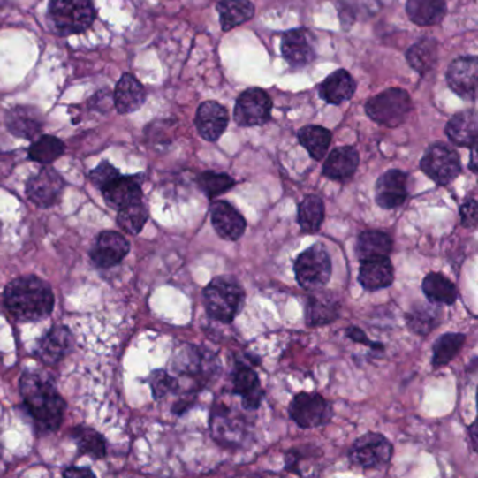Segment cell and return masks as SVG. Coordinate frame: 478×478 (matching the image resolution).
Instances as JSON below:
<instances>
[{"instance_id": "1", "label": "cell", "mask_w": 478, "mask_h": 478, "mask_svg": "<svg viewBox=\"0 0 478 478\" xmlns=\"http://www.w3.org/2000/svg\"><path fill=\"white\" fill-rule=\"evenodd\" d=\"M20 393L24 407L34 420L38 431L54 432L64 421L66 403L51 380L35 372L21 376Z\"/></svg>"}, {"instance_id": "2", "label": "cell", "mask_w": 478, "mask_h": 478, "mask_svg": "<svg viewBox=\"0 0 478 478\" xmlns=\"http://www.w3.org/2000/svg\"><path fill=\"white\" fill-rule=\"evenodd\" d=\"M4 300L9 313L21 322L47 319L55 306L51 286L34 275L9 282L4 288Z\"/></svg>"}, {"instance_id": "3", "label": "cell", "mask_w": 478, "mask_h": 478, "mask_svg": "<svg viewBox=\"0 0 478 478\" xmlns=\"http://www.w3.org/2000/svg\"><path fill=\"white\" fill-rule=\"evenodd\" d=\"M246 292L234 277H215L204 289V305L210 319L231 322L243 310Z\"/></svg>"}, {"instance_id": "4", "label": "cell", "mask_w": 478, "mask_h": 478, "mask_svg": "<svg viewBox=\"0 0 478 478\" xmlns=\"http://www.w3.org/2000/svg\"><path fill=\"white\" fill-rule=\"evenodd\" d=\"M95 20L93 0H51L48 7V23L61 37L82 34Z\"/></svg>"}, {"instance_id": "5", "label": "cell", "mask_w": 478, "mask_h": 478, "mask_svg": "<svg viewBox=\"0 0 478 478\" xmlns=\"http://www.w3.org/2000/svg\"><path fill=\"white\" fill-rule=\"evenodd\" d=\"M293 271L296 282L305 291L315 292L326 288L333 272L329 251L322 245L310 246L296 258Z\"/></svg>"}, {"instance_id": "6", "label": "cell", "mask_w": 478, "mask_h": 478, "mask_svg": "<svg viewBox=\"0 0 478 478\" xmlns=\"http://www.w3.org/2000/svg\"><path fill=\"white\" fill-rule=\"evenodd\" d=\"M171 370L181 377L193 380L198 391L209 382L210 377L216 375L219 365L216 356L202 346L184 344L174 353L171 360Z\"/></svg>"}, {"instance_id": "7", "label": "cell", "mask_w": 478, "mask_h": 478, "mask_svg": "<svg viewBox=\"0 0 478 478\" xmlns=\"http://www.w3.org/2000/svg\"><path fill=\"white\" fill-rule=\"evenodd\" d=\"M411 97L404 88L393 87L374 95L365 104L367 116L379 125H401L410 114Z\"/></svg>"}, {"instance_id": "8", "label": "cell", "mask_w": 478, "mask_h": 478, "mask_svg": "<svg viewBox=\"0 0 478 478\" xmlns=\"http://www.w3.org/2000/svg\"><path fill=\"white\" fill-rule=\"evenodd\" d=\"M210 434L215 441L229 448H240L250 435V424L243 415L224 401H216L210 413Z\"/></svg>"}, {"instance_id": "9", "label": "cell", "mask_w": 478, "mask_h": 478, "mask_svg": "<svg viewBox=\"0 0 478 478\" xmlns=\"http://www.w3.org/2000/svg\"><path fill=\"white\" fill-rule=\"evenodd\" d=\"M393 444L379 432H368L353 442L348 460L353 467L376 470L386 467L393 458Z\"/></svg>"}, {"instance_id": "10", "label": "cell", "mask_w": 478, "mask_h": 478, "mask_svg": "<svg viewBox=\"0 0 478 478\" xmlns=\"http://www.w3.org/2000/svg\"><path fill=\"white\" fill-rule=\"evenodd\" d=\"M420 167L425 176L444 187L460 176L461 160L459 153L451 146L436 142L425 150Z\"/></svg>"}, {"instance_id": "11", "label": "cell", "mask_w": 478, "mask_h": 478, "mask_svg": "<svg viewBox=\"0 0 478 478\" xmlns=\"http://www.w3.org/2000/svg\"><path fill=\"white\" fill-rule=\"evenodd\" d=\"M289 417L302 429L329 424L334 415L333 404L319 393L300 391L289 404Z\"/></svg>"}, {"instance_id": "12", "label": "cell", "mask_w": 478, "mask_h": 478, "mask_svg": "<svg viewBox=\"0 0 478 478\" xmlns=\"http://www.w3.org/2000/svg\"><path fill=\"white\" fill-rule=\"evenodd\" d=\"M272 100L260 87L247 88L239 95L234 105L233 118L239 126H262L271 119Z\"/></svg>"}, {"instance_id": "13", "label": "cell", "mask_w": 478, "mask_h": 478, "mask_svg": "<svg viewBox=\"0 0 478 478\" xmlns=\"http://www.w3.org/2000/svg\"><path fill=\"white\" fill-rule=\"evenodd\" d=\"M64 190V180L57 170L45 164L26 186V193L37 207L49 208L58 204Z\"/></svg>"}, {"instance_id": "14", "label": "cell", "mask_w": 478, "mask_h": 478, "mask_svg": "<svg viewBox=\"0 0 478 478\" xmlns=\"http://www.w3.org/2000/svg\"><path fill=\"white\" fill-rule=\"evenodd\" d=\"M282 57L292 68H305L315 59V38L307 28H293L282 35Z\"/></svg>"}, {"instance_id": "15", "label": "cell", "mask_w": 478, "mask_h": 478, "mask_svg": "<svg viewBox=\"0 0 478 478\" xmlns=\"http://www.w3.org/2000/svg\"><path fill=\"white\" fill-rule=\"evenodd\" d=\"M477 57H460L449 64L446 80L451 92L461 99L474 102L477 97Z\"/></svg>"}, {"instance_id": "16", "label": "cell", "mask_w": 478, "mask_h": 478, "mask_svg": "<svg viewBox=\"0 0 478 478\" xmlns=\"http://www.w3.org/2000/svg\"><path fill=\"white\" fill-rule=\"evenodd\" d=\"M210 224L219 238L226 241L240 240L247 228L245 216L226 201H214L209 208Z\"/></svg>"}, {"instance_id": "17", "label": "cell", "mask_w": 478, "mask_h": 478, "mask_svg": "<svg viewBox=\"0 0 478 478\" xmlns=\"http://www.w3.org/2000/svg\"><path fill=\"white\" fill-rule=\"evenodd\" d=\"M231 393L241 398L246 411H257L264 398L262 382L257 372L245 363L238 362L231 375Z\"/></svg>"}, {"instance_id": "18", "label": "cell", "mask_w": 478, "mask_h": 478, "mask_svg": "<svg viewBox=\"0 0 478 478\" xmlns=\"http://www.w3.org/2000/svg\"><path fill=\"white\" fill-rule=\"evenodd\" d=\"M408 174L401 170H389L377 178L375 201L382 209H396L404 205L408 197Z\"/></svg>"}, {"instance_id": "19", "label": "cell", "mask_w": 478, "mask_h": 478, "mask_svg": "<svg viewBox=\"0 0 478 478\" xmlns=\"http://www.w3.org/2000/svg\"><path fill=\"white\" fill-rule=\"evenodd\" d=\"M305 317L307 327L329 326L341 317V300L333 292H312L306 300Z\"/></svg>"}, {"instance_id": "20", "label": "cell", "mask_w": 478, "mask_h": 478, "mask_svg": "<svg viewBox=\"0 0 478 478\" xmlns=\"http://www.w3.org/2000/svg\"><path fill=\"white\" fill-rule=\"evenodd\" d=\"M9 133L23 140H34L42 135L45 126V117L33 105H16L9 110L4 118Z\"/></svg>"}, {"instance_id": "21", "label": "cell", "mask_w": 478, "mask_h": 478, "mask_svg": "<svg viewBox=\"0 0 478 478\" xmlns=\"http://www.w3.org/2000/svg\"><path fill=\"white\" fill-rule=\"evenodd\" d=\"M131 246L123 234L102 231L90 250V258L99 269H111L128 255Z\"/></svg>"}, {"instance_id": "22", "label": "cell", "mask_w": 478, "mask_h": 478, "mask_svg": "<svg viewBox=\"0 0 478 478\" xmlns=\"http://www.w3.org/2000/svg\"><path fill=\"white\" fill-rule=\"evenodd\" d=\"M73 348V337L64 326L52 327L35 346V356L45 365L54 367L69 355Z\"/></svg>"}, {"instance_id": "23", "label": "cell", "mask_w": 478, "mask_h": 478, "mask_svg": "<svg viewBox=\"0 0 478 478\" xmlns=\"http://www.w3.org/2000/svg\"><path fill=\"white\" fill-rule=\"evenodd\" d=\"M229 125V112L216 102H205L198 107L195 126L202 140L216 142Z\"/></svg>"}, {"instance_id": "24", "label": "cell", "mask_w": 478, "mask_h": 478, "mask_svg": "<svg viewBox=\"0 0 478 478\" xmlns=\"http://www.w3.org/2000/svg\"><path fill=\"white\" fill-rule=\"evenodd\" d=\"M358 282L369 292L382 291L393 285L394 269L391 257L369 258L360 262Z\"/></svg>"}, {"instance_id": "25", "label": "cell", "mask_w": 478, "mask_h": 478, "mask_svg": "<svg viewBox=\"0 0 478 478\" xmlns=\"http://www.w3.org/2000/svg\"><path fill=\"white\" fill-rule=\"evenodd\" d=\"M102 197L109 207L121 209L126 205L142 201L140 176H119L102 190Z\"/></svg>"}, {"instance_id": "26", "label": "cell", "mask_w": 478, "mask_h": 478, "mask_svg": "<svg viewBox=\"0 0 478 478\" xmlns=\"http://www.w3.org/2000/svg\"><path fill=\"white\" fill-rule=\"evenodd\" d=\"M360 166V153L353 146H339L330 153L324 166L322 176L333 181L350 180Z\"/></svg>"}, {"instance_id": "27", "label": "cell", "mask_w": 478, "mask_h": 478, "mask_svg": "<svg viewBox=\"0 0 478 478\" xmlns=\"http://www.w3.org/2000/svg\"><path fill=\"white\" fill-rule=\"evenodd\" d=\"M112 97H114V107L117 111L126 116L131 112L138 111L145 104V87L135 76L124 73L117 83Z\"/></svg>"}, {"instance_id": "28", "label": "cell", "mask_w": 478, "mask_h": 478, "mask_svg": "<svg viewBox=\"0 0 478 478\" xmlns=\"http://www.w3.org/2000/svg\"><path fill=\"white\" fill-rule=\"evenodd\" d=\"M355 92V79L345 69H337L319 85V95L327 104H343L353 99Z\"/></svg>"}, {"instance_id": "29", "label": "cell", "mask_w": 478, "mask_h": 478, "mask_svg": "<svg viewBox=\"0 0 478 478\" xmlns=\"http://www.w3.org/2000/svg\"><path fill=\"white\" fill-rule=\"evenodd\" d=\"M444 133L451 143L460 148H472L477 145L478 118L474 110L458 112L451 117Z\"/></svg>"}, {"instance_id": "30", "label": "cell", "mask_w": 478, "mask_h": 478, "mask_svg": "<svg viewBox=\"0 0 478 478\" xmlns=\"http://www.w3.org/2000/svg\"><path fill=\"white\" fill-rule=\"evenodd\" d=\"M408 19L421 27L436 26L444 20L448 11L446 0H407Z\"/></svg>"}, {"instance_id": "31", "label": "cell", "mask_w": 478, "mask_h": 478, "mask_svg": "<svg viewBox=\"0 0 478 478\" xmlns=\"http://www.w3.org/2000/svg\"><path fill=\"white\" fill-rule=\"evenodd\" d=\"M393 239L382 231H363L356 240L355 253L360 262L376 257H391Z\"/></svg>"}, {"instance_id": "32", "label": "cell", "mask_w": 478, "mask_h": 478, "mask_svg": "<svg viewBox=\"0 0 478 478\" xmlns=\"http://www.w3.org/2000/svg\"><path fill=\"white\" fill-rule=\"evenodd\" d=\"M422 292L431 305H455L459 296L455 284L441 272H429L425 277Z\"/></svg>"}, {"instance_id": "33", "label": "cell", "mask_w": 478, "mask_h": 478, "mask_svg": "<svg viewBox=\"0 0 478 478\" xmlns=\"http://www.w3.org/2000/svg\"><path fill=\"white\" fill-rule=\"evenodd\" d=\"M216 11L224 33L247 23L255 14L254 4L250 0H221L217 2Z\"/></svg>"}, {"instance_id": "34", "label": "cell", "mask_w": 478, "mask_h": 478, "mask_svg": "<svg viewBox=\"0 0 478 478\" xmlns=\"http://www.w3.org/2000/svg\"><path fill=\"white\" fill-rule=\"evenodd\" d=\"M406 58L417 73L427 75L428 72H431L436 66L439 59V44L434 38H421L408 48Z\"/></svg>"}, {"instance_id": "35", "label": "cell", "mask_w": 478, "mask_h": 478, "mask_svg": "<svg viewBox=\"0 0 478 478\" xmlns=\"http://www.w3.org/2000/svg\"><path fill=\"white\" fill-rule=\"evenodd\" d=\"M326 216L324 201L310 193L303 198L298 208V224L305 234H315L322 229V222Z\"/></svg>"}, {"instance_id": "36", "label": "cell", "mask_w": 478, "mask_h": 478, "mask_svg": "<svg viewBox=\"0 0 478 478\" xmlns=\"http://www.w3.org/2000/svg\"><path fill=\"white\" fill-rule=\"evenodd\" d=\"M442 312L437 306L417 305L406 315V324L411 333L428 336L441 326Z\"/></svg>"}, {"instance_id": "37", "label": "cell", "mask_w": 478, "mask_h": 478, "mask_svg": "<svg viewBox=\"0 0 478 478\" xmlns=\"http://www.w3.org/2000/svg\"><path fill=\"white\" fill-rule=\"evenodd\" d=\"M299 143L307 150L315 162L324 159L333 140V133L319 125H306L299 129Z\"/></svg>"}, {"instance_id": "38", "label": "cell", "mask_w": 478, "mask_h": 478, "mask_svg": "<svg viewBox=\"0 0 478 478\" xmlns=\"http://www.w3.org/2000/svg\"><path fill=\"white\" fill-rule=\"evenodd\" d=\"M380 11V0H341L339 2V21L345 30L356 20H368Z\"/></svg>"}, {"instance_id": "39", "label": "cell", "mask_w": 478, "mask_h": 478, "mask_svg": "<svg viewBox=\"0 0 478 478\" xmlns=\"http://www.w3.org/2000/svg\"><path fill=\"white\" fill-rule=\"evenodd\" d=\"M465 341L466 336L461 333H446L439 337L432 346V368L439 369L449 365L459 355Z\"/></svg>"}, {"instance_id": "40", "label": "cell", "mask_w": 478, "mask_h": 478, "mask_svg": "<svg viewBox=\"0 0 478 478\" xmlns=\"http://www.w3.org/2000/svg\"><path fill=\"white\" fill-rule=\"evenodd\" d=\"M66 146L54 135H42L31 143L28 157L37 163L51 164L64 155Z\"/></svg>"}, {"instance_id": "41", "label": "cell", "mask_w": 478, "mask_h": 478, "mask_svg": "<svg viewBox=\"0 0 478 478\" xmlns=\"http://www.w3.org/2000/svg\"><path fill=\"white\" fill-rule=\"evenodd\" d=\"M71 436L75 441L80 455L92 456L95 459L104 458L105 439L93 428L79 425L72 429Z\"/></svg>"}, {"instance_id": "42", "label": "cell", "mask_w": 478, "mask_h": 478, "mask_svg": "<svg viewBox=\"0 0 478 478\" xmlns=\"http://www.w3.org/2000/svg\"><path fill=\"white\" fill-rule=\"evenodd\" d=\"M148 219H149V210L143 204V201H140V202L126 205V207L118 209L117 224L126 233L140 234L145 228Z\"/></svg>"}, {"instance_id": "43", "label": "cell", "mask_w": 478, "mask_h": 478, "mask_svg": "<svg viewBox=\"0 0 478 478\" xmlns=\"http://www.w3.org/2000/svg\"><path fill=\"white\" fill-rule=\"evenodd\" d=\"M198 187L207 195L209 200L219 197L222 193H228L236 186V180L226 173H215V171H204L197 178Z\"/></svg>"}, {"instance_id": "44", "label": "cell", "mask_w": 478, "mask_h": 478, "mask_svg": "<svg viewBox=\"0 0 478 478\" xmlns=\"http://www.w3.org/2000/svg\"><path fill=\"white\" fill-rule=\"evenodd\" d=\"M149 384L155 400H162L169 394L176 393L177 389L180 387L177 377L171 376L164 369L153 370L149 376Z\"/></svg>"}, {"instance_id": "45", "label": "cell", "mask_w": 478, "mask_h": 478, "mask_svg": "<svg viewBox=\"0 0 478 478\" xmlns=\"http://www.w3.org/2000/svg\"><path fill=\"white\" fill-rule=\"evenodd\" d=\"M119 176H121V173H119L117 167L112 166L109 160H102L99 166L90 171V181H92L95 187L102 190L110 183L118 178Z\"/></svg>"}, {"instance_id": "46", "label": "cell", "mask_w": 478, "mask_h": 478, "mask_svg": "<svg viewBox=\"0 0 478 478\" xmlns=\"http://www.w3.org/2000/svg\"><path fill=\"white\" fill-rule=\"evenodd\" d=\"M478 221V204L475 198H467L460 207V224L465 229H474Z\"/></svg>"}, {"instance_id": "47", "label": "cell", "mask_w": 478, "mask_h": 478, "mask_svg": "<svg viewBox=\"0 0 478 478\" xmlns=\"http://www.w3.org/2000/svg\"><path fill=\"white\" fill-rule=\"evenodd\" d=\"M345 334L348 338L353 339V343L362 344V345L370 346L372 350L383 351L384 346L380 343H375V341H370L369 337L367 336V333H363L362 330L360 327L350 326L345 330Z\"/></svg>"}, {"instance_id": "48", "label": "cell", "mask_w": 478, "mask_h": 478, "mask_svg": "<svg viewBox=\"0 0 478 478\" xmlns=\"http://www.w3.org/2000/svg\"><path fill=\"white\" fill-rule=\"evenodd\" d=\"M64 477H93L95 473L87 467H69L66 472L64 473Z\"/></svg>"}, {"instance_id": "49", "label": "cell", "mask_w": 478, "mask_h": 478, "mask_svg": "<svg viewBox=\"0 0 478 478\" xmlns=\"http://www.w3.org/2000/svg\"><path fill=\"white\" fill-rule=\"evenodd\" d=\"M468 437H470V444H472L473 451H477V422H473L472 425L467 427Z\"/></svg>"}, {"instance_id": "50", "label": "cell", "mask_w": 478, "mask_h": 478, "mask_svg": "<svg viewBox=\"0 0 478 478\" xmlns=\"http://www.w3.org/2000/svg\"><path fill=\"white\" fill-rule=\"evenodd\" d=\"M472 159H470V170L473 173H477V145L472 146Z\"/></svg>"}, {"instance_id": "51", "label": "cell", "mask_w": 478, "mask_h": 478, "mask_svg": "<svg viewBox=\"0 0 478 478\" xmlns=\"http://www.w3.org/2000/svg\"><path fill=\"white\" fill-rule=\"evenodd\" d=\"M0 238H2V224H0Z\"/></svg>"}, {"instance_id": "52", "label": "cell", "mask_w": 478, "mask_h": 478, "mask_svg": "<svg viewBox=\"0 0 478 478\" xmlns=\"http://www.w3.org/2000/svg\"><path fill=\"white\" fill-rule=\"evenodd\" d=\"M0 458H2V448H0Z\"/></svg>"}]
</instances>
